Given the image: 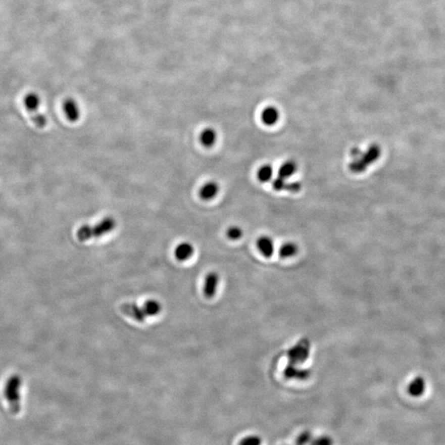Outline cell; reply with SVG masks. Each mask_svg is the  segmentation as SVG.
I'll return each mask as SVG.
<instances>
[{
    "label": "cell",
    "mask_w": 445,
    "mask_h": 445,
    "mask_svg": "<svg viewBox=\"0 0 445 445\" xmlns=\"http://www.w3.org/2000/svg\"><path fill=\"white\" fill-rule=\"evenodd\" d=\"M381 150L380 146L376 143H373L369 146L367 150L362 151L361 155L353 159L352 163L350 164V169L355 173H361L367 169L369 166L374 164L378 159L380 158Z\"/></svg>",
    "instance_id": "2"
},
{
    "label": "cell",
    "mask_w": 445,
    "mask_h": 445,
    "mask_svg": "<svg viewBox=\"0 0 445 445\" xmlns=\"http://www.w3.org/2000/svg\"><path fill=\"white\" fill-rule=\"evenodd\" d=\"M298 245L293 242H286L282 244L279 249V255L281 258H293L298 253Z\"/></svg>",
    "instance_id": "18"
},
{
    "label": "cell",
    "mask_w": 445,
    "mask_h": 445,
    "mask_svg": "<svg viewBox=\"0 0 445 445\" xmlns=\"http://www.w3.org/2000/svg\"><path fill=\"white\" fill-rule=\"evenodd\" d=\"M194 251L195 249L192 244L188 242H181L175 249V258L179 262H185L192 257Z\"/></svg>",
    "instance_id": "14"
},
{
    "label": "cell",
    "mask_w": 445,
    "mask_h": 445,
    "mask_svg": "<svg viewBox=\"0 0 445 445\" xmlns=\"http://www.w3.org/2000/svg\"><path fill=\"white\" fill-rule=\"evenodd\" d=\"M313 434L309 430H304L295 438V445H309L313 439Z\"/></svg>",
    "instance_id": "21"
},
{
    "label": "cell",
    "mask_w": 445,
    "mask_h": 445,
    "mask_svg": "<svg viewBox=\"0 0 445 445\" xmlns=\"http://www.w3.org/2000/svg\"><path fill=\"white\" fill-rule=\"evenodd\" d=\"M272 186L276 191H280V190H289L291 192H298L300 191V189L302 187L301 184L298 181H293V182H288L286 179L281 178V177H275V179L272 181Z\"/></svg>",
    "instance_id": "15"
},
{
    "label": "cell",
    "mask_w": 445,
    "mask_h": 445,
    "mask_svg": "<svg viewBox=\"0 0 445 445\" xmlns=\"http://www.w3.org/2000/svg\"><path fill=\"white\" fill-rule=\"evenodd\" d=\"M23 103H24L25 108L27 110V112H29V114L31 115V120L35 125L40 129L45 127L47 124L46 119L38 112L40 103V99L38 95L34 93V92L27 94L25 96Z\"/></svg>",
    "instance_id": "5"
},
{
    "label": "cell",
    "mask_w": 445,
    "mask_h": 445,
    "mask_svg": "<svg viewBox=\"0 0 445 445\" xmlns=\"http://www.w3.org/2000/svg\"><path fill=\"white\" fill-rule=\"evenodd\" d=\"M257 248L260 253L266 258H271L275 253V242L271 237L266 235L261 236L257 240Z\"/></svg>",
    "instance_id": "11"
},
{
    "label": "cell",
    "mask_w": 445,
    "mask_h": 445,
    "mask_svg": "<svg viewBox=\"0 0 445 445\" xmlns=\"http://www.w3.org/2000/svg\"><path fill=\"white\" fill-rule=\"evenodd\" d=\"M121 309L125 315L137 322H144L149 318L144 306H139L135 303H125L121 307Z\"/></svg>",
    "instance_id": "6"
},
{
    "label": "cell",
    "mask_w": 445,
    "mask_h": 445,
    "mask_svg": "<svg viewBox=\"0 0 445 445\" xmlns=\"http://www.w3.org/2000/svg\"><path fill=\"white\" fill-rule=\"evenodd\" d=\"M311 343L307 339L299 340L288 351L287 356L289 364L300 365L304 364L310 356Z\"/></svg>",
    "instance_id": "4"
},
{
    "label": "cell",
    "mask_w": 445,
    "mask_h": 445,
    "mask_svg": "<svg viewBox=\"0 0 445 445\" xmlns=\"http://www.w3.org/2000/svg\"><path fill=\"white\" fill-rule=\"evenodd\" d=\"M21 387L22 378L18 375L12 376L5 383L4 393L14 413L21 411Z\"/></svg>",
    "instance_id": "3"
},
{
    "label": "cell",
    "mask_w": 445,
    "mask_h": 445,
    "mask_svg": "<svg viewBox=\"0 0 445 445\" xmlns=\"http://www.w3.org/2000/svg\"><path fill=\"white\" fill-rule=\"evenodd\" d=\"M273 175L274 168L270 164H264L262 167H260L258 168V172H257L258 181H261L262 183H266V182L271 181L273 178Z\"/></svg>",
    "instance_id": "19"
},
{
    "label": "cell",
    "mask_w": 445,
    "mask_h": 445,
    "mask_svg": "<svg viewBox=\"0 0 445 445\" xmlns=\"http://www.w3.org/2000/svg\"><path fill=\"white\" fill-rule=\"evenodd\" d=\"M117 227V221L113 217H105L93 226L84 225L77 231V238L80 242H85L92 238H98L108 234Z\"/></svg>",
    "instance_id": "1"
},
{
    "label": "cell",
    "mask_w": 445,
    "mask_h": 445,
    "mask_svg": "<svg viewBox=\"0 0 445 445\" xmlns=\"http://www.w3.org/2000/svg\"><path fill=\"white\" fill-rule=\"evenodd\" d=\"M219 192V185L215 181H209L201 187L199 195L203 201H211L217 196Z\"/></svg>",
    "instance_id": "12"
},
{
    "label": "cell",
    "mask_w": 445,
    "mask_h": 445,
    "mask_svg": "<svg viewBox=\"0 0 445 445\" xmlns=\"http://www.w3.org/2000/svg\"><path fill=\"white\" fill-rule=\"evenodd\" d=\"M219 274L215 271H211L207 274L204 281L203 293L206 299H212L215 297L217 293L218 287H219Z\"/></svg>",
    "instance_id": "7"
},
{
    "label": "cell",
    "mask_w": 445,
    "mask_h": 445,
    "mask_svg": "<svg viewBox=\"0 0 445 445\" xmlns=\"http://www.w3.org/2000/svg\"><path fill=\"white\" fill-rule=\"evenodd\" d=\"M218 134L216 130L211 127L206 128L200 134V142L206 148H211L217 141Z\"/></svg>",
    "instance_id": "16"
},
{
    "label": "cell",
    "mask_w": 445,
    "mask_h": 445,
    "mask_svg": "<svg viewBox=\"0 0 445 445\" xmlns=\"http://www.w3.org/2000/svg\"><path fill=\"white\" fill-rule=\"evenodd\" d=\"M426 382L422 376H417L413 378L407 386V392L413 398H420L425 393Z\"/></svg>",
    "instance_id": "10"
},
{
    "label": "cell",
    "mask_w": 445,
    "mask_h": 445,
    "mask_svg": "<svg viewBox=\"0 0 445 445\" xmlns=\"http://www.w3.org/2000/svg\"><path fill=\"white\" fill-rule=\"evenodd\" d=\"M334 441L331 437L328 435H321L317 438H313L310 445H333Z\"/></svg>",
    "instance_id": "24"
},
{
    "label": "cell",
    "mask_w": 445,
    "mask_h": 445,
    "mask_svg": "<svg viewBox=\"0 0 445 445\" xmlns=\"http://www.w3.org/2000/svg\"><path fill=\"white\" fill-rule=\"evenodd\" d=\"M146 313L150 317H155L162 312L161 303L156 300H149L143 304Z\"/></svg>",
    "instance_id": "20"
},
{
    "label": "cell",
    "mask_w": 445,
    "mask_h": 445,
    "mask_svg": "<svg viewBox=\"0 0 445 445\" xmlns=\"http://www.w3.org/2000/svg\"><path fill=\"white\" fill-rule=\"evenodd\" d=\"M297 163L293 160H288L280 166L278 170V177L284 179H289V177H292L297 172Z\"/></svg>",
    "instance_id": "17"
},
{
    "label": "cell",
    "mask_w": 445,
    "mask_h": 445,
    "mask_svg": "<svg viewBox=\"0 0 445 445\" xmlns=\"http://www.w3.org/2000/svg\"><path fill=\"white\" fill-rule=\"evenodd\" d=\"M227 237L232 241L239 240L243 235V231L238 226H231L227 229Z\"/></svg>",
    "instance_id": "22"
},
{
    "label": "cell",
    "mask_w": 445,
    "mask_h": 445,
    "mask_svg": "<svg viewBox=\"0 0 445 445\" xmlns=\"http://www.w3.org/2000/svg\"><path fill=\"white\" fill-rule=\"evenodd\" d=\"M261 120L264 125L273 126L280 120V112L273 106H269L262 110Z\"/></svg>",
    "instance_id": "13"
},
{
    "label": "cell",
    "mask_w": 445,
    "mask_h": 445,
    "mask_svg": "<svg viewBox=\"0 0 445 445\" xmlns=\"http://www.w3.org/2000/svg\"><path fill=\"white\" fill-rule=\"evenodd\" d=\"M262 439L259 435L252 434L242 438L238 445H262Z\"/></svg>",
    "instance_id": "23"
},
{
    "label": "cell",
    "mask_w": 445,
    "mask_h": 445,
    "mask_svg": "<svg viewBox=\"0 0 445 445\" xmlns=\"http://www.w3.org/2000/svg\"><path fill=\"white\" fill-rule=\"evenodd\" d=\"M311 375V371L308 369H303L300 365L289 364L284 369V378L294 380H306Z\"/></svg>",
    "instance_id": "8"
},
{
    "label": "cell",
    "mask_w": 445,
    "mask_h": 445,
    "mask_svg": "<svg viewBox=\"0 0 445 445\" xmlns=\"http://www.w3.org/2000/svg\"><path fill=\"white\" fill-rule=\"evenodd\" d=\"M63 110L65 117L70 122H76L80 118V109L78 103L73 98L65 99L63 103Z\"/></svg>",
    "instance_id": "9"
}]
</instances>
